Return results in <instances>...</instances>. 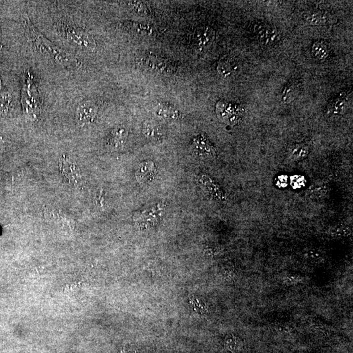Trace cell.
I'll use <instances>...</instances> for the list:
<instances>
[{
	"instance_id": "obj_1",
	"label": "cell",
	"mask_w": 353,
	"mask_h": 353,
	"mask_svg": "<svg viewBox=\"0 0 353 353\" xmlns=\"http://www.w3.org/2000/svg\"><path fill=\"white\" fill-rule=\"evenodd\" d=\"M24 24L31 40L42 54L49 57L55 62L65 68L77 69L81 66V62L79 59L45 38L34 26L29 18H24Z\"/></svg>"
},
{
	"instance_id": "obj_2",
	"label": "cell",
	"mask_w": 353,
	"mask_h": 353,
	"mask_svg": "<svg viewBox=\"0 0 353 353\" xmlns=\"http://www.w3.org/2000/svg\"><path fill=\"white\" fill-rule=\"evenodd\" d=\"M21 104L26 118L31 121L38 120L41 112L40 93L34 74L29 70L24 75L21 90Z\"/></svg>"
},
{
	"instance_id": "obj_3",
	"label": "cell",
	"mask_w": 353,
	"mask_h": 353,
	"mask_svg": "<svg viewBox=\"0 0 353 353\" xmlns=\"http://www.w3.org/2000/svg\"><path fill=\"white\" fill-rule=\"evenodd\" d=\"M65 38L69 44L85 51L95 50V40L90 33L83 28L73 25H66L64 28Z\"/></svg>"
},
{
	"instance_id": "obj_4",
	"label": "cell",
	"mask_w": 353,
	"mask_h": 353,
	"mask_svg": "<svg viewBox=\"0 0 353 353\" xmlns=\"http://www.w3.org/2000/svg\"><path fill=\"white\" fill-rule=\"evenodd\" d=\"M216 111L219 120L230 125L239 122L243 114L239 106L226 102H219L217 105Z\"/></svg>"
},
{
	"instance_id": "obj_5",
	"label": "cell",
	"mask_w": 353,
	"mask_h": 353,
	"mask_svg": "<svg viewBox=\"0 0 353 353\" xmlns=\"http://www.w3.org/2000/svg\"><path fill=\"white\" fill-rule=\"evenodd\" d=\"M98 108L92 100H85L81 102L76 110L75 118L80 126H85L92 124L97 116Z\"/></svg>"
},
{
	"instance_id": "obj_6",
	"label": "cell",
	"mask_w": 353,
	"mask_h": 353,
	"mask_svg": "<svg viewBox=\"0 0 353 353\" xmlns=\"http://www.w3.org/2000/svg\"><path fill=\"white\" fill-rule=\"evenodd\" d=\"M254 32L260 44L270 46L280 40V34L276 28L268 24L258 23L254 27Z\"/></svg>"
},
{
	"instance_id": "obj_7",
	"label": "cell",
	"mask_w": 353,
	"mask_h": 353,
	"mask_svg": "<svg viewBox=\"0 0 353 353\" xmlns=\"http://www.w3.org/2000/svg\"><path fill=\"white\" fill-rule=\"evenodd\" d=\"M59 168L65 180L70 183L77 184L81 181V172L77 164L67 157H63L59 162Z\"/></svg>"
},
{
	"instance_id": "obj_8",
	"label": "cell",
	"mask_w": 353,
	"mask_h": 353,
	"mask_svg": "<svg viewBox=\"0 0 353 353\" xmlns=\"http://www.w3.org/2000/svg\"><path fill=\"white\" fill-rule=\"evenodd\" d=\"M215 38V31L210 27L204 26L198 28L194 33V44L199 50L204 51L211 46Z\"/></svg>"
},
{
	"instance_id": "obj_9",
	"label": "cell",
	"mask_w": 353,
	"mask_h": 353,
	"mask_svg": "<svg viewBox=\"0 0 353 353\" xmlns=\"http://www.w3.org/2000/svg\"><path fill=\"white\" fill-rule=\"evenodd\" d=\"M128 132L124 126H118L114 128L108 139V144L112 149H119L126 142Z\"/></svg>"
},
{
	"instance_id": "obj_10",
	"label": "cell",
	"mask_w": 353,
	"mask_h": 353,
	"mask_svg": "<svg viewBox=\"0 0 353 353\" xmlns=\"http://www.w3.org/2000/svg\"><path fill=\"white\" fill-rule=\"evenodd\" d=\"M300 92V84L297 81H291L283 89L281 100L283 103H291L298 97Z\"/></svg>"
},
{
	"instance_id": "obj_11",
	"label": "cell",
	"mask_w": 353,
	"mask_h": 353,
	"mask_svg": "<svg viewBox=\"0 0 353 353\" xmlns=\"http://www.w3.org/2000/svg\"><path fill=\"white\" fill-rule=\"evenodd\" d=\"M124 27L129 32L138 36H150L154 31L151 25L142 22H127Z\"/></svg>"
},
{
	"instance_id": "obj_12",
	"label": "cell",
	"mask_w": 353,
	"mask_h": 353,
	"mask_svg": "<svg viewBox=\"0 0 353 353\" xmlns=\"http://www.w3.org/2000/svg\"><path fill=\"white\" fill-rule=\"evenodd\" d=\"M303 18L307 23L313 26L324 25L328 19L327 14L321 11L308 12L305 14Z\"/></svg>"
},
{
	"instance_id": "obj_13",
	"label": "cell",
	"mask_w": 353,
	"mask_h": 353,
	"mask_svg": "<svg viewBox=\"0 0 353 353\" xmlns=\"http://www.w3.org/2000/svg\"><path fill=\"white\" fill-rule=\"evenodd\" d=\"M235 61L230 57H225L220 59L218 65V72L223 77H227L236 69Z\"/></svg>"
},
{
	"instance_id": "obj_14",
	"label": "cell",
	"mask_w": 353,
	"mask_h": 353,
	"mask_svg": "<svg viewBox=\"0 0 353 353\" xmlns=\"http://www.w3.org/2000/svg\"><path fill=\"white\" fill-rule=\"evenodd\" d=\"M193 145L195 151L198 154H210L213 153V148L211 146L209 141L205 138L204 136L197 137L193 141Z\"/></svg>"
},
{
	"instance_id": "obj_15",
	"label": "cell",
	"mask_w": 353,
	"mask_h": 353,
	"mask_svg": "<svg viewBox=\"0 0 353 353\" xmlns=\"http://www.w3.org/2000/svg\"><path fill=\"white\" fill-rule=\"evenodd\" d=\"M143 133L147 138L151 139L152 140L160 139L162 136L161 127L152 122L145 123L143 127Z\"/></svg>"
},
{
	"instance_id": "obj_16",
	"label": "cell",
	"mask_w": 353,
	"mask_h": 353,
	"mask_svg": "<svg viewBox=\"0 0 353 353\" xmlns=\"http://www.w3.org/2000/svg\"><path fill=\"white\" fill-rule=\"evenodd\" d=\"M312 53L317 59H325L329 56V47L324 42H315L312 46Z\"/></svg>"
},
{
	"instance_id": "obj_17",
	"label": "cell",
	"mask_w": 353,
	"mask_h": 353,
	"mask_svg": "<svg viewBox=\"0 0 353 353\" xmlns=\"http://www.w3.org/2000/svg\"><path fill=\"white\" fill-rule=\"evenodd\" d=\"M13 96L9 93L0 94V112L5 113L11 108Z\"/></svg>"
},
{
	"instance_id": "obj_18",
	"label": "cell",
	"mask_w": 353,
	"mask_h": 353,
	"mask_svg": "<svg viewBox=\"0 0 353 353\" xmlns=\"http://www.w3.org/2000/svg\"><path fill=\"white\" fill-rule=\"evenodd\" d=\"M309 153V149L305 145H297L291 151V156L294 159H301Z\"/></svg>"
},
{
	"instance_id": "obj_19",
	"label": "cell",
	"mask_w": 353,
	"mask_h": 353,
	"mask_svg": "<svg viewBox=\"0 0 353 353\" xmlns=\"http://www.w3.org/2000/svg\"><path fill=\"white\" fill-rule=\"evenodd\" d=\"M128 5L135 13L145 15L149 13L147 5L142 2L130 1L128 2Z\"/></svg>"
},
{
	"instance_id": "obj_20",
	"label": "cell",
	"mask_w": 353,
	"mask_h": 353,
	"mask_svg": "<svg viewBox=\"0 0 353 353\" xmlns=\"http://www.w3.org/2000/svg\"><path fill=\"white\" fill-rule=\"evenodd\" d=\"M345 102H346L342 98H337V99L334 100V102H332V104L329 106L328 111L334 114H338L342 110Z\"/></svg>"
},
{
	"instance_id": "obj_21",
	"label": "cell",
	"mask_w": 353,
	"mask_h": 353,
	"mask_svg": "<svg viewBox=\"0 0 353 353\" xmlns=\"http://www.w3.org/2000/svg\"><path fill=\"white\" fill-rule=\"evenodd\" d=\"M350 231L348 228L344 227H339L334 228L332 230V234L334 236H338V237H342V236H346L350 235Z\"/></svg>"
},
{
	"instance_id": "obj_22",
	"label": "cell",
	"mask_w": 353,
	"mask_h": 353,
	"mask_svg": "<svg viewBox=\"0 0 353 353\" xmlns=\"http://www.w3.org/2000/svg\"><path fill=\"white\" fill-rule=\"evenodd\" d=\"M305 256L309 259L317 260L321 257V253L317 250L310 249L307 250L305 254Z\"/></svg>"
},
{
	"instance_id": "obj_23",
	"label": "cell",
	"mask_w": 353,
	"mask_h": 353,
	"mask_svg": "<svg viewBox=\"0 0 353 353\" xmlns=\"http://www.w3.org/2000/svg\"><path fill=\"white\" fill-rule=\"evenodd\" d=\"M236 342L234 339L231 338L228 340L227 342V348L229 349L230 350L233 351L236 350L237 348V346H236Z\"/></svg>"
},
{
	"instance_id": "obj_24",
	"label": "cell",
	"mask_w": 353,
	"mask_h": 353,
	"mask_svg": "<svg viewBox=\"0 0 353 353\" xmlns=\"http://www.w3.org/2000/svg\"><path fill=\"white\" fill-rule=\"evenodd\" d=\"M1 87H2V82H1V78H0V91H1Z\"/></svg>"
}]
</instances>
